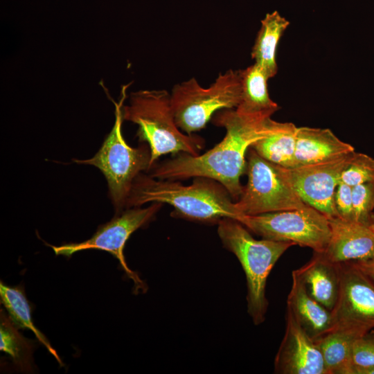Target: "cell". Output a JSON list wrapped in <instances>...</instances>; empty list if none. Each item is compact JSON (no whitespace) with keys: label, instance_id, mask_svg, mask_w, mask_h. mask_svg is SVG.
Returning <instances> with one entry per match:
<instances>
[{"label":"cell","instance_id":"1","mask_svg":"<svg viewBox=\"0 0 374 374\" xmlns=\"http://www.w3.org/2000/svg\"><path fill=\"white\" fill-rule=\"evenodd\" d=\"M226 134L219 143L203 154L181 152L175 157L153 165L150 176L160 179L206 177L222 184L233 201L240 197L243 186L240 177L247 169L246 154L256 141L267 135L275 121L246 118L233 109H225L213 118Z\"/></svg>","mask_w":374,"mask_h":374},{"label":"cell","instance_id":"2","mask_svg":"<svg viewBox=\"0 0 374 374\" xmlns=\"http://www.w3.org/2000/svg\"><path fill=\"white\" fill-rule=\"evenodd\" d=\"M168 204L177 215L206 223H219L224 218L240 217L235 201L219 182L197 177L193 184L184 186L172 179H155L139 174L135 179L126 206L145 203Z\"/></svg>","mask_w":374,"mask_h":374},{"label":"cell","instance_id":"3","mask_svg":"<svg viewBox=\"0 0 374 374\" xmlns=\"http://www.w3.org/2000/svg\"><path fill=\"white\" fill-rule=\"evenodd\" d=\"M123 120L139 126L140 141L150 149L151 168L161 156L187 153L197 156L204 146L202 138L186 134L177 126L166 90H140L130 94L129 104L122 108Z\"/></svg>","mask_w":374,"mask_h":374},{"label":"cell","instance_id":"4","mask_svg":"<svg viewBox=\"0 0 374 374\" xmlns=\"http://www.w3.org/2000/svg\"><path fill=\"white\" fill-rule=\"evenodd\" d=\"M218 235L224 247L235 254L244 271L247 287V312L255 325L265 320L268 308L267 279L291 242L256 240L239 221L224 218L218 223Z\"/></svg>","mask_w":374,"mask_h":374},{"label":"cell","instance_id":"5","mask_svg":"<svg viewBox=\"0 0 374 374\" xmlns=\"http://www.w3.org/2000/svg\"><path fill=\"white\" fill-rule=\"evenodd\" d=\"M128 85L121 90V99L115 103V123L97 153L89 159H73L78 163L98 168L105 177L110 197L116 210L126 206L133 183L143 170H150V149L143 144L132 148L125 142L121 132L122 105Z\"/></svg>","mask_w":374,"mask_h":374},{"label":"cell","instance_id":"6","mask_svg":"<svg viewBox=\"0 0 374 374\" xmlns=\"http://www.w3.org/2000/svg\"><path fill=\"white\" fill-rule=\"evenodd\" d=\"M240 98V70L229 69L208 88L202 87L194 78L175 85L170 102L177 126L192 134L205 127L217 111L236 108Z\"/></svg>","mask_w":374,"mask_h":374},{"label":"cell","instance_id":"7","mask_svg":"<svg viewBox=\"0 0 374 374\" xmlns=\"http://www.w3.org/2000/svg\"><path fill=\"white\" fill-rule=\"evenodd\" d=\"M237 220L262 238L291 242L318 253L325 250L331 233L328 218L310 206L301 209L242 215Z\"/></svg>","mask_w":374,"mask_h":374},{"label":"cell","instance_id":"8","mask_svg":"<svg viewBox=\"0 0 374 374\" xmlns=\"http://www.w3.org/2000/svg\"><path fill=\"white\" fill-rule=\"evenodd\" d=\"M248 154V181L235 202L240 217L301 209L309 206L287 182L279 166L260 157L251 147Z\"/></svg>","mask_w":374,"mask_h":374},{"label":"cell","instance_id":"9","mask_svg":"<svg viewBox=\"0 0 374 374\" xmlns=\"http://www.w3.org/2000/svg\"><path fill=\"white\" fill-rule=\"evenodd\" d=\"M161 206V203L153 202L146 208L127 209L99 226L96 232L85 241L51 247L55 255L67 257L87 249L107 251L119 261L126 275L132 280L135 292L145 291L147 286L145 283L128 267L123 250L130 235L151 221Z\"/></svg>","mask_w":374,"mask_h":374},{"label":"cell","instance_id":"10","mask_svg":"<svg viewBox=\"0 0 374 374\" xmlns=\"http://www.w3.org/2000/svg\"><path fill=\"white\" fill-rule=\"evenodd\" d=\"M354 152L318 163L292 168L279 166L284 177L306 204L328 218L337 217L334 202L335 190Z\"/></svg>","mask_w":374,"mask_h":374},{"label":"cell","instance_id":"11","mask_svg":"<svg viewBox=\"0 0 374 374\" xmlns=\"http://www.w3.org/2000/svg\"><path fill=\"white\" fill-rule=\"evenodd\" d=\"M339 266V294L332 310L334 327L371 330L374 328V282L351 262Z\"/></svg>","mask_w":374,"mask_h":374},{"label":"cell","instance_id":"12","mask_svg":"<svg viewBox=\"0 0 374 374\" xmlns=\"http://www.w3.org/2000/svg\"><path fill=\"white\" fill-rule=\"evenodd\" d=\"M283 339L274 359L280 374H328L322 354L287 308Z\"/></svg>","mask_w":374,"mask_h":374},{"label":"cell","instance_id":"13","mask_svg":"<svg viewBox=\"0 0 374 374\" xmlns=\"http://www.w3.org/2000/svg\"><path fill=\"white\" fill-rule=\"evenodd\" d=\"M328 220L330 237L321 252L326 259L337 264L374 259V231L371 226L338 217Z\"/></svg>","mask_w":374,"mask_h":374},{"label":"cell","instance_id":"14","mask_svg":"<svg viewBox=\"0 0 374 374\" xmlns=\"http://www.w3.org/2000/svg\"><path fill=\"white\" fill-rule=\"evenodd\" d=\"M354 151V147L340 140L330 129L299 127L294 167L333 160Z\"/></svg>","mask_w":374,"mask_h":374},{"label":"cell","instance_id":"15","mask_svg":"<svg viewBox=\"0 0 374 374\" xmlns=\"http://www.w3.org/2000/svg\"><path fill=\"white\" fill-rule=\"evenodd\" d=\"M293 271L303 283L308 294L332 312L339 294V264L330 262L321 253L314 252L306 264Z\"/></svg>","mask_w":374,"mask_h":374},{"label":"cell","instance_id":"16","mask_svg":"<svg viewBox=\"0 0 374 374\" xmlns=\"http://www.w3.org/2000/svg\"><path fill=\"white\" fill-rule=\"evenodd\" d=\"M292 283L287 299V308L293 313L301 327L314 341L334 327L332 312L307 292L303 283L292 272Z\"/></svg>","mask_w":374,"mask_h":374},{"label":"cell","instance_id":"17","mask_svg":"<svg viewBox=\"0 0 374 374\" xmlns=\"http://www.w3.org/2000/svg\"><path fill=\"white\" fill-rule=\"evenodd\" d=\"M241 74V98L236 112L242 116L252 119L271 118L279 107L269 96L265 73L255 63Z\"/></svg>","mask_w":374,"mask_h":374},{"label":"cell","instance_id":"18","mask_svg":"<svg viewBox=\"0 0 374 374\" xmlns=\"http://www.w3.org/2000/svg\"><path fill=\"white\" fill-rule=\"evenodd\" d=\"M368 331L354 326H337L314 340L322 354L328 374H350L353 345Z\"/></svg>","mask_w":374,"mask_h":374},{"label":"cell","instance_id":"19","mask_svg":"<svg viewBox=\"0 0 374 374\" xmlns=\"http://www.w3.org/2000/svg\"><path fill=\"white\" fill-rule=\"evenodd\" d=\"M290 22L278 11L267 13L261 21L252 48L251 57L269 78L276 75L278 71L276 50L279 40Z\"/></svg>","mask_w":374,"mask_h":374},{"label":"cell","instance_id":"20","mask_svg":"<svg viewBox=\"0 0 374 374\" xmlns=\"http://www.w3.org/2000/svg\"><path fill=\"white\" fill-rule=\"evenodd\" d=\"M297 127L292 123L275 121L269 133L251 148L262 158L285 168H294Z\"/></svg>","mask_w":374,"mask_h":374},{"label":"cell","instance_id":"21","mask_svg":"<svg viewBox=\"0 0 374 374\" xmlns=\"http://www.w3.org/2000/svg\"><path fill=\"white\" fill-rule=\"evenodd\" d=\"M1 302L6 309L8 316L17 327L31 330L37 340L55 358L60 364L62 362L55 350L51 346L47 338L34 325L31 309L24 290L19 286L11 287L1 282Z\"/></svg>","mask_w":374,"mask_h":374},{"label":"cell","instance_id":"22","mask_svg":"<svg viewBox=\"0 0 374 374\" xmlns=\"http://www.w3.org/2000/svg\"><path fill=\"white\" fill-rule=\"evenodd\" d=\"M0 350L8 354L19 371H32L33 344L24 337L3 310L0 315Z\"/></svg>","mask_w":374,"mask_h":374},{"label":"cell","instance_id":"23","mask_svg":"<svg viewBox=\"0 0 374 374\" xmlns=\"http://www.w3.org/2000/svg\"><path fill=\"white\" fill-rule=\"evenodd\" d=\"M339 182L351 187L374 183V159L366 154L354 152L341 172Z\"/></svg>","mask_w":374,"mask_h":374},{"label":"cell","instance_id":"24","mask_svg":"<svg viewBox=\"0 0 374 374\" xmlns=\"http://www.w3.org/2000/svg\"><path fill=\"white\" fill-rule=\"evenodd\" d=\"M352 198L355 222L371 226L374 223V183L352 187Z\"/></svg>","mask_w":374,"mask_h":374},{"label":"cell","instance_id":"25","mask_svg":"<svg viewBox=\"0 0 374 374\" xmlns=\"http://www.w3.org/2000/svg\"><path fill=\"white\" fill-rule=\"evenodd\" d=\"M374 368V330H369L355 342L351 354L350 374H367Z\"/></svg>","mask_w":374,"mask_h":374},{"label":"cell","instance_id":"26","mask_svg":"<svg viewBox=\"0 0 374 374\" xmlns=\"http://www.w3.org/2000/svg\"><path fill=\"white\" fill-rule=\"evenodd\" d=\"M334 202L339 218L355 222L351 186L339 182L335 190Z\"/></svg>","mask_w":374,"mask_h":374},{"label":"cell","instance_id":"27","mask_svg":"<svg viewBox=\"0 0 374 374\" xmlns=\"http://www.w3.org/2000/svg\"><path fill=\"white\" fill-rule=\"evenodd\" d=\"M351 262L354 263L374 282V259Z\"/></svg>","mask_w":374,"mask_h":374},{"label":"cell","instance_id":"28","mask_svg":"<svg viewBox=\"0 0 374 374\" xmlns=\"http://www.w3.org/2000/svg\"><path fill=\"white\" fill-rule=\"evenodd\" d=\"M367 374H374V368L368 371Z\"/></svg>","mask_w":374,"mask_h":374},{"label":"cell","instance_id":"29","mask_svg":"<svg viewBox=\"0 0 374 374\" xmlns=\"http://www.w3.org/2000/svg\"><path fill=\"white\" fill-rule=\"evenodd\" d=\"M371 228L374 231V223L371 226Z\"/></svg>","mask_w":374,"mask_h":374}]
</instances>
